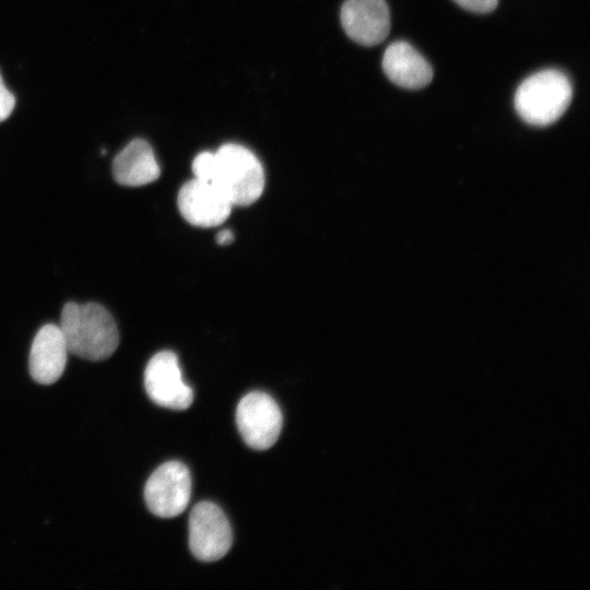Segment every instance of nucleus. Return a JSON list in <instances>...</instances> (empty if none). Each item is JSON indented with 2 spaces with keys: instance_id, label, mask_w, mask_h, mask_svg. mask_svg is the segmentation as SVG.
Masks as SVG:
<instances>
[{
  "instance_id": "obj_2",
  "label": "nucleus",
  "mask_w": 590,
  "mask_h": 590,
  "mask_svg": "<svg viewBox=\"0 0 590 590\" xmlns=\"http://www.w3.org/2000/svg\"><path fill=\"white\" fill-rule=\"evenodd\" d=\"M60 329L69 353L87 361H103L119 343L117 324L99 304L67 303L61 311Z\"/></svg>"
},
{
  "instance_id": "obj_4",
  "label": "nucleus",
  "mask_w": 590,
  "mask_h": 590,
  "mask_svg": "<svg viewBox=\"0 0 590 590\" xmlns=\"http://www.w3.org/2000/svg\"><path fill=\"white\" fill-rule=\"evenodd\" d=\"M236 424L245 442L256 450H267L278 440L282 425V412L272 397L252 391L239 401Z\"/></svg>"
},
{
  "instance_id": "obj_12",
  "label": "nucleus",
  "mask_w": 590,
  "mask_h": 590,
  "mask_svg": "<svg viewBox=\"0 0 590 590\" xmlns=\"http://www.w3.org/2000/svg\"><path fill=\"white\" fill-rule=\"evenodd\" d=\"M161 168L152 146L143 139L129 142L113 161V176L121 186L139 187L156 180Z\"/></svg>"
},
{
  "instance_id": "obj_9",
  "label": "nucleus",
  "mask_w": 590,
  "mask_h": 590,
  "mask_svg": "<svg viewBox=\"0 0 590 590\" xmlns=\"http://www.w3.org/2000/svg\"><path fill=\"white\" fill-rule=\"evenodd\" d=\"M346 35L364 46L384 42L390 31V13L386 0H346L340 13Z\"/></svg>"
},
{
  "instance_id": "obj_10",
  "label": "nucleus",
  "mask_w": 590,
  "mask_h": 590,
  "mask_svg": "<svg viewBox=\"0 0 590 590\" xmlns=\"http://www.w3.org/2000/svg\"><path fill=\"white\" fill-rule=\"evenodd\" d=\"M68 346L57 324L43 326L36 333L30 352V374L42 385L56 382L67 365Z\"/></svg>"
},
{
  "instance_id": "obj_8",
  "label": "nucleus",
  "mask_w": 590,
  "mask_h": 590,
  "mask_svg": "<svg viewBox=\"0 0 590 590\" xmlns=\"http://www.w3.org/2000/svg\"><path fill=\"white\" fill-rule=\"evenodd\" d=\"M178 209L184 219L199 227H214L231 214L232 203L210 181L193 178L178 193Z\"/></svg>"
},
{
  "instance_id": "obj_11",
  "label": "nucleus",
  "mask_w": 590,
  "mask_h": 590,
  "mask_svg": "<svg viewBox=\"0 0 590 590\" xmlns=\"http://www.w3.org/2000/svg\"><path fill=\"white\" fill-rule=\"evenodd\" d=\"M382 69L391 82L410 90L422 88L433 79V69L427 60L403 40L387 47L382 57Z\"/></svg>"
},
{
  "instance_id": "obj_13",
  "label": "nucleus",
  "mask_w": 590,
  "mask_h": 590,
  "mask_svg": "<svg viewBox=\"0 0 590 590\" xmlns=\"http://www.w3.org/2000/svg\"><path fill=\"white\" fill-rule=\"evenodd\" d=\"M15 106L13 94L5 87L0 74V122L5 120Z\"/></svg>"
},
{
  "instance_id": "obj_6",
  "label": "nucleus",
  "mask_w": 590,
  "mask_h": 590,
  "mask_svg": "<svg viewBox=\"0 0 590 590\" xmlns=\"http://www.w3.org/2000/svg\"><path fill=\"white\" fill-rule=\"evenodd\" d=\"M190 494V473L179 461H168L158 467L149 477L144 488L149 510L162 518H173L185 511Z\"/></svg>"
},
{
  "instance_id": "obj_3",
  "label": "nucleus",
  "mask_w": 590,
  "mask_h": 590,
  "mask_svg": "<svg viewBox=\"0 0 590 590\" xmlns=\"http://www.w3.org/2000/svg\"><path fill=\"white\" fill-rule=\"evenodd\" d=\"M573 97L569 79L555 69H545L528 76L517 88L515 108L529 125L544 127L558 120Z\"/></svg>"
},
{
  "instance_id": "obj_7",
  "label": "nucleus",
  "mask_w": 590,
  "mask_h": 590,
  "mask_svg": "<svg viewBox=\"0 0 590 590\" xmlns=\"http://www.w3.org/2000/svg\"><path fill=\"white\" fill-rule=\"evenodd\" d=\"M144 387L156 404L186 410L193 401L192 389L185 384L177 355L170 351L155 354L144 370Z\"/></svg>"
},
{
  "instance_id": "obj_5",
  "label": "nucleus",
  "mask_w": 590,
  "mask_h": 590,
  "mask_svg": "<svg viewBox=\"0 0 590 590\" xmlns=\"http://www.w3.org/2000/svg\"><path fill=\"white\" fill-rule=\"evenodd\" d=\"M189 546L201 562L224 557L232 546V529L222 509L211 502L197 504L189 517Z\"/></svg>"
},
{
  "instance_id": "obj_14",
  "label": "nucleus",
  "mask_w": 590,
  "mask_h": 590,
  "mask_svg": "<svg viewBox=\"0 0 590 590\" xmlns=\"http://www.w3.org/2000/svg\"><path fill=\"white\" fill-rule=\"evenodd\" d=\"M457 4L465 10L475 13H488L493 11L498 3V0H453Z\"/></svg>"
},
{
  "instance_id": "obj_1",
  "label": "nucleus",
  "mask_w": 590,
  "mask_h": 590,
  "mask_svg": "<svg viewBox=\"0 0 590 590\" xmlns=\"http://www.w3.org/2000/svg\"><path fill=\"white\" fill-rule=\"evenodd\" d=\"M194 178L210 181L232 205H249L264 189V172L258 157L247 148L223 144L215 152H201L192 162Z\"/></svg>"
},
{
  "instance_id": "obj_15",
  "label": "nucleus",
  "mask_w": 590,
  "mask_h": 590,
  "mask_svg": "<svg viewBox=\"0 0 590 590\" xmlns=\"http://www.w3.org/2000/svg\"><path fill=\"white\" fill-rule=\"evenodd\" d=\"M234 235L228 229L221 231L216 236V241L219 245L225 246L233 241Z\"/></svg>"
}]
</instances>
